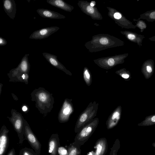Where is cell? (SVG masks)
<instances>
[{"label":"cell","mask_w":155,"mask_h":155,"mask_svg":"<svg viewBox=\"0 0 155 155\" xmlns=\"http://www.w3.org/2000/svg\"><path fill=\"white\" fill-rule=\"evenodd\" d=\"M29 55L28 54H25L17 67L10 71L8 74L10 79L9 81L23 82L27 84L30 67L28 58Z\"/></svg>","instance_id":"cell-2"},{"label":"cell","mask_w":155,"mask_h":155,"mask_svg":"<svg viewBox=\"0 0 155 155\" xmlns=\"http://www.w3.org/2000/svg\"><path fill=\"white\" fill-rule=\"evenodd\" d=\"M23 111H25L27 110V107L25 106H24L22 108Z\"/></svg>","instance_id":"cell-31"},{"label":"cell","mask_w":155,"mask_h":155,"mask_svg":"<svg viewBox=\"0 0 155 155\" xmlns=\"http://www.w3.org/2000/svg\"><path fill=\"white\" fill-rule=\"evenodd\" d=\"M9 132V130L5 125L2 126L0 131V155H5L8 148Z\"/></svg>","instance_id":"cell-7"},{"label":"cell","mask_w":155,"mask_h":155,"mask_svg":"<svg viewBox=\"0 0 155 155\" xmlns=\"http://www.w3.org/2000/svg\"><path fill=\"white\" fill-rule=\"evenodd\" d=\"M151 120L152 122H155V116L151 117Z\"/></svg>","instance_id":"cell-32"},{"label":"cell","mask_w":155,"mask_h":155,"mask_svg":"<svg viewBox=\"0 0 155 155\" xmlns=\"http://www.w3.org/2000/svg\"><path fill=\"white\" fill-rule=\"evenodd\" d=\"M114 17L116 19H119L122 18V15L120 13L116 12L114 14Z\"/></svg>","instance_id":"cell-25"},{"label":"cell","mask_w":155,"mask_h":155,"mask_svg":"<svg viewBox=\"0 0 155 155\" xmlns=\"http://www.w3.org/2000/svg\"><path fill=\"white\" fill-rule=\"evenodd\" d=\"M122 76L123 78L127 79L129 77V75L127 74H122Z\"/></svg>","instance_id":"cell-29"},{"label":"cell","mask_w":155,"mask_h":155,"mask_svg":"<svg viewBox=\"0 0 155 155\" xmlns=\"http://www.w3.org/2000/svg\"><path fill=\"white\" fill-rule=\"evenodd\" d=\"M3 3L5 12L11 19L14 20L16 12L15 1L14 0H3Z\"/></svg>","instance_id":"cell-9"},{"label":"cell","mask_w":155,"mask_h":155,"mask_svg":"<svg viewBox=\"0 0 155 155\" xmlns=\"http://www.w3.org/2000/svg\"><path fill=\"white\" fill-rule=\"evenodd\" d=\"M133 21L135 22L136 27L140 30L141 32H143L147 28V24L143 20L134 18Z\"/></svg>","instance_id":"cell-17"},{"label":"cell","mask_w":155,"mask_h":155,"mask_svg":"<svg viewBox=\"0 0 155 155\" xmlns=\"http://www.w3.org/2000/svg\"><path fill=\"white\" fill-rule=\"evenodd\" d=\"M36 12L41 16L44 18L58 19L65 18V16L56 12L47 9H38Z\"/></svg>","instance_id":"cell-11"},{"label":"cell","mask_w":155,"mask_h":155,"mask_svg":"<svg viewBox=\"0 0 155 155\" xmlns=\"http://www.w3.org/2000/svg\"><path fill=\"white\" fill-rule=\"evenodd\" d=\"M80 147L81 146L74 141L67 147V155H81Z\"/></svg>","instance_id":"cell-14"},{"label":"cell","mask_w":155,"mask_h":155,"mask_svg":"<svg viewBox=\"0 0 155 155\" xmlns=\"http://www.w3.org/2000/svg\"><path fill=\"white\" fill-rule=\"evenodd\" d=\"M42 54L48 61L52 66L59 69L64 70V67L58 61L57 56L47 52H44Z\"/></svg>","instance_id":"cell-13"},{"label":"cell","mask_w":155,"mask_h":155,"mask_svg":"<svg viewBox=\"0 0 155 155\" xmlns=\"http://www.w3.org/2000/svg\"><path fill=\"white\" fill-rule=\"evenodd\" d=\"M120 147V141L118 139H117L110 148L109 155H117V153Z\"/></svg>","instance_id":"cell-18"},{"label":"cell","mask_w":155,"mask_h":155,"mask_svg":"<svg viewBox=\"0 0 155 155\" xmlns=\"http://www.w3.org/2000/svg\"><path fill=\"white\" fill-rule=\"evenodd\" d=\"M87 10L88 12L91 14L93 13L94 11L93 8L91 5L87 7Z\"/></svg>","instance_id":"cell-23"},{"label":"cell","mask_w":155,"mask_h":155,"mask_svg":"<svg viewBox=\"0 0 155 155\" xmlns=\"http://www.w3.org/2000/svg\"><path fill=\"white\" fill-rule=\"evenodd\" d=\"M7 155H16L15 149L14 148L11 149L9 151Z\"/></svg>","instance_id":"cell-27"},{"label":"cell","mask_w":155,"mask_h":155,"mask_svg":"<svg viewBox=\"0 0 155 155\" xmlns=\"http://www.w3.org/2000/svg\"><path fill=\"white\" fill-rule=\"evenodd\" d=\"M32 100L36 101V106L42 113L50 112L53 107L54 99L52 94L45 89L39 88L31 94Z\"/></svg>","instance_id":"cell-1"},{"label":"cell","mask_w":155,"mask_h":155,"mask_svg":"<svg viewBox=\"0 0 155 155\" xmlns=\"http://www.w3.org/2000/svg\"><path fill=\"white\" fill-rule=\"evenodd\" d=\"M97 124V121H94L83 127L77 133L74 141L81 146L83 145L92 136Z\"/></svg>","instance_id":"cell-4"},{"label":"cell","mask_w":155,"mask_h":155,"mask_svg":"<svg viewBox=\"0 0 155 155\" xmlns=\"http://www.w3.org/2000/svg\"><path fill=\"white\" fill-rule=\"evenodd\" d=\"M127 38L130 41L135 43L140 47L142 46V42L145 36L136 32L127 31L124 33Z\"/></svg>","instance_id":"cell-12"},{"label":"cell","mask_w":155,"mask_h":155,"mask_svg":"<svg viewBox=\"0 0 155 155\" xmlns=\"http://www.w3.org/2000/svg\"><path fill=\"white\" fill-rule=\"evenodd\" d=\"M138 19H145L148 22L155 21V9L148 11L140 15Z\"/></svg>","instance_id":"cell-16"},{"label":"cell","mask_w":155,"mask_h":155,"mask_svg":"<svg viewBox=\"0 0 155 155\" xmlns=\"http://www.w3.org/2000/svg\"><path fill=\"white\" fill-rule=\"evenodd\" d=\"M11 114V117H8L17 134L19 139V143L21 144L25 140V120L22 115L15 110L12 109Z\"/></svg>","instance_id":"cell-3"},{"label":"cell","mask_w":155,"mask_h":155,"mask_svg":"<svg viewBox=\"0 0 155 155\" xmlns=\"http://www.w3.org/2000/svg\"><path fill=\"white\" fill-rule=\"evenodd\" d=\"M95 149L94 155H105L108 149V144L106 139L102 137L98 139L95 143Z\"/></svg>","instance_id":"cell-10"},{"label":"cell","mask_w":155,"mask_h":155,"mask_svg":"<svg viewBox=\"0 0 155 155\" xmlns=\"http://www.w3.org/2000/svg\"><path fill=\"white\" fill-rule=\"evenodd\" d=\"M19 155H40L34 150L27 147L21 149L20 151Z\"/></svg>","instance_id":"cell-19"},{"label":"cell","mask_w":155,"mask_h":155,"mask_svg":"<svg viewBox=\"0 0 155 155\" xmlns=\"http://www.w3.org/2000/svg\"><path fill=\"white\" fill-rule=\"evenodd\" d=\"M47 2L52 6L65 11L70 9L68 5L62 0H47Z\"/></svg>","instance_id":"cell-15"},{"label":"cell","mask_w":155,"mask_h":155,"mask_svg":"<svg viewBox=\"0 0 155 155\" xmlns=\"http://www.w3.org/2000/svg\"><path fill=\"white\" fill-rule=\"evenodd\" d=\"M152 145L153 147H155V143H153L152 144Z\"/></svg>","instance_id":"cell-34"},{"label":"cell","mask_w":155,"mask_h":155,"mask_svg":"<svg viewBox=\"0 0 155 155\" xmlns=\"http://www.w3.org/2000/svg\"><path fill=\"white\" fill-rule=\"evenodd\" d=\"M90 5L91 6L93 7L94 5V4L93 3H91Z\"/></svg>","instance_id":"cell-33"},{"label":"cell","mask_w":155,"mask_h":155,"mask_svg":"<svg viewBox=\"0 0 155 155\" xmlns=\"http://www.w3.org/2000/svg\"><path fill=\"white\" fill-rule=\"evenodd\" d=\"M60 147L59 139L57 134H52L48 143V151L49 155H58V150Z\"/></svg>","instance_id":"cell-8"},{"label":"cell","mask_w":155,"mask_h":155,"mask_svg":"<svg viewBox=\"0 0 155 155\" xmlns=\"http://www.w3.org/2000/svg\"><path fill=\"white\" fill-rule=\"evenodd\" d=\"M148 39L151 41H155V36L150 37L148 38Z\"/></svg>","instance_id":"cell-30"},{"label":"cell","mask_w":155,"mask_h":155,"mask_svg":"<svg viewBox=\"0 0 155 155\" xmlns=\"http://www.w3.org/2000/svg\"><path fill=\"white\" fill-rule=\"evenodd\" d=\"M7 43L6 40L4 38L0 37V45L1 46H5Z\"/></svg>","instance_id":"cell-21"},{"label":"cell","mask_w":155,"mask_h":155,"mask_svg":"<svg viewBox=\"0 0 155 155\" xmlns=\"http://www.w3.org/2000/svg\"><path fill=\"white\" fill-rule=\"evenodd\" d=\"M24 135L25 138L35 151L40 154L41 144L26 120L25 121V129Z\"/></svg>","instance_id":"cell-5"},{"label":"cell","mask_w":155,"mask_h":155,"mask_svg":"<svg viewBox=\"0 0 155 155\" xmlns=\"http://www.w3.org/2000/svg\"><path fill=\"white\" fill-rule=\"evenodd\" d=\"M107 63L109 65L112 66L114 64V61L113 58H110L108 60Z\"/></svg>","instance_id":"cell-24"},{"label":"cell","mask_w":155,"mask_h":155,"mask_svg":"<svg viewBox=\"0 0 155 155\" xmlns=\"http://www.w3.org/2000/svg\"><path fill=\"white\" fill-rule=\"evenodd\" d=\"M70 111V108L69 107H67L64 109L63 112L64 114L67 115L69 114Z\"/></svg>","instance_id":"cell-26"},{"label":"cell","mask_w":155,"mask_h":155,"mask_svg":"<svg viewBox=\"0 0 155 155\" xmlns=\"http://www.w3.org/2000/svg\"><path fill=\"white\" fill-rule=\"evenodd\" d=\"M100 42L102 44L106 45L108 43V40L105 38H103L100 39Z\"/></svg>","instance_id":"cell-22"},{"label":"cell","mask_w":155,"mask_h":155,"mask_svg":"<svg viewBox=\"0 0 155 155\" xmlns=\"http://www.w3.org/2000/svg\"><path fill=\"white\" fill-rule=\"evenodd\" d=\"M59 29V28L57 26L43 28L34 31L29 38L35 39L45 38L57 31Z\"/></svg>","instance_id":"cell-6"},{"label":"cell","mask_w":155,"mask_h":155,"mask_svg":"<svg viewBox=\"0 0 155 155\" xmlns=\"http://www.w3.org/2000/svg\"><path fill=\"white\" fill-rule=\"evenodd\" d=\"M84 74L85 75V76H86V78L87 79H89L90 77V75L87 70H86L85 71Z\"/></svg>","instance_id":"cell-28"},{"label":"cell","mask_w":155,"mask_h":155,"mask_svg":"<svg viewBox=\"0 0 155 155\" xmlns=\"http://www.w3.org/2000/svg\"><path fill=\"white\" fill-rule=\"evenodd\" d=\"M58 155H67V150L64 147H60L58 150Z\"/></svg>","instance_id":"cell-20"}]
</instances>
